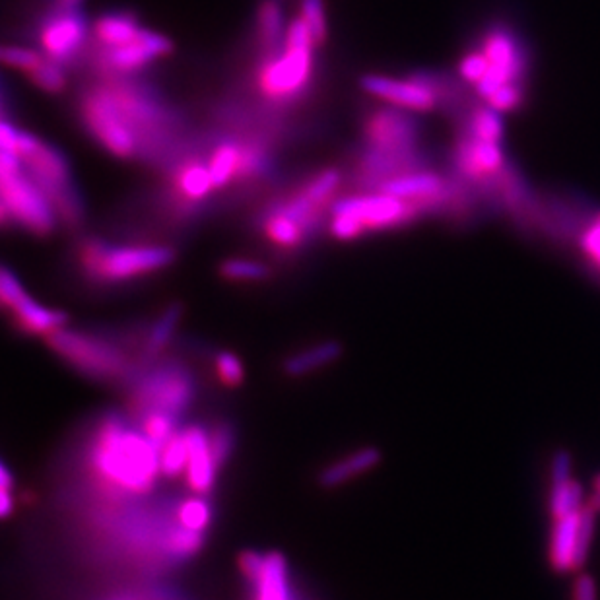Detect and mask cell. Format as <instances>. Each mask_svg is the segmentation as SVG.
Returning a JSON list of instances; mask_svg holds the SVG:
<instances>
[{"label": "cell", "mask_w": 600, "mask_h": 600, "mask_svg": "<svg viewBox=\"0 0 600 600\" xmlns=\"http://www.w3.org/2000/svg\"><path fill=\"white\" fill-rule=\"evenodd\" d=\"M88 465L94 484L113 498L146 496L162 474L158 445L119 416H109L98 426Z\"/></svg>", "instance_id": "6da1fadb"}, {"label": "cell", "mask_w": 600, "mask_h": 600, "mask_svg": "<svg viewBox=\"0 0 600 600\" xmlns=\"http://www.w3.org/2000/svg\"><path fill=\"white\" fill-rule=\"evenodd\" d=\"M315 41L300 16L290 22L280 51L263 57L257 70V90L272 105L298 100L311 86Z\"/></svg>", "instance_id": "7a4b0ae2"}, {"label": "cell", "mask_w": 600, "mask_h": 600, "mask_svg": "<svg viewBox=\"0 0 600 600\" xmlns=\"http://www.w3.org/2000/svg\"><path fill=\"white\" fill-rule=\"evenodd\" d=\"M173 259V249L164 245H111L98 237H90L78 247L80 267L98 284L136 280L164 270Z\"/></svg>", "instance_id": "3957f363"}, {"label": "cell", "mask_w": 600, "mask_h": 600, "mask_svg": "<svg viewBox=\"0 0 600 600\" xmlns=\"http://www.w3.org/2000/svg\"><path fill=\"white\" fill-rule=\"evenodd\" d=\"M420 206L393 195L375 191L336 199L331 208V235L340 241H352L362 235L397 230L422 218Z\"/></svg>", "instance_id": "277c9868"}, {"label": "cell", "mask_w": 600, "mask_h": 600, "mask_svg": "<svg viewBox=\"0 0 600 600\" xmlns=\"http://www.w3.org/2000/svg\"><path fill=\"white\" fill-rule=\"evenodd\" d=\"M0 212L4 224L12 220L18 228L39 237L51 234L59 220L22 158L4 150H0Z\"/></svg>", "instance_id": "5b68a950"}, {"label": "cell", "mask_w": 600, "mask_h": 600, "mask_svg": "<svg viewBox=\"0 0 600 600\" xmlns=\"http://www.w3.org/2000/svg\"><path fill=\"white\" fill-rule=\"evenodd\" d=\"M47 344L68 366L96 381H127L136 371L129 354L121 346L98 334L63 329L49 336Z\"/></svg>", "instance_id": "8992f818"}, {"label": "cell", "mask_w": 600, "mask_h": 600, "mask_svg": "<svg viewBox=\"0 0 600 600\" xmlns=\"http://www.w3.org/2000/svg\"><path fill=\"white\" fill-rule=\"evenodd\" d=\"M197 393L191 371L177 362H166L142 373L134 383L129 408L134 418H142L150 412L171 414L181 418L193 404Z\"/></svg>", "instance_id": "52a82bcc"}, {"label": "cell", "mask_w": 600, "mask_h": 600, "mask_svg": "<svg viewBox=\"0 0 600 600\" xmlns=\"http://www.w3.org/2000/svg\"><path fill=\"white\" fill-rule=\"evenodd\" d=\"M478 49L488 61L486 76L474 86L478 98L486 100L509 84H525L531 65L529 47L511 28L503 24L492 26L482 35Z\"/></svg>", "instance_id": "ba28073f"}, {"label": "cell", "mask_w": 600, "mask_h": 600, "mask_svg": "<svg viewBox=\"0 0 600 600\" xmlns=\"http://www.w3.org/2000/svg\"><path fill=\"white\" fill-rule=\"evenodd\" d=\"M22 162L35 185L53 204L57 218L67 226H78L84 218V208L78 189L74 187L65 154L55 146L41 142L34 154Z\"/></svg>", "instance_id": "9c48e42d"}, {"label": "cell", "mask_w": 600, "mask_h": 600, "mask_svg": "<svg viewBox=\"0 0 600 600\" xmlns=\"http://www.w3.org/2000/svg\"><path fill=\"white\" fill-rule=\"evenodd\" d=\"M80 119L86 131L92 134L109 154L121 160L140 158L138 142L125 127L121 115L117 113L115 105L111 103L101 84L82 94Z\"/></svg>", "instance_id": "30bf717a"}, {"label": "cell", "mask_w": 600, "mask_h": 600, "mask_svg": "<svg viewBox=\"0 0 600 600\" xmlns=\"http://www.w3.org/2000/svg\"><path fill=\"white\" fill-rule=\"evenodd\" d=\"M88 37V22L78 8L55 6L37 30V41L41 53L59 63L61 67L70 65L82 51Z\"/></svg>", "instance_id": "8fae6325"}, {"label": "cell", "mask_w": 600, "mask_h": 600, "mask_svg": "<svg viewBox=\"0 0 600 600\" xmlns=\"http://www.w3.org/2000/svg\"><path fill=\"white\" fill-rule=\"evenodd\" d=\"M171 51L173 43L166 35L142 28V32L131 43L113 49H100L96 63L101 74L107 78H121L144 70L158 59L167 57Z\"/></svg>", "instance_id": "7c38bea8"}, {"label": "cell", "mask_w": 600, "mask_h": 600, "mask_svg": "<svg viewBox=\"0 0 600 600\" xmlns=\"http://www.w3.org/2000/svg\"><path fill=\"white\" fill-rule=\"evenodd\" d=\"M367 148L379 150H418L422 125L412 111L399 107H379L367 115L364 123Z\"/></svg>", "instance_id": "4fadbf2b"}, {"label": "cell", "mask_w": 600, "mask_h": 600, "mask_svg": "<svg viewBox=\"0 0 600 600\" xmlns=\"http://www.w3.org/2000/svg\"><path fill=\"white\" fill-rule=\"evenodd\" d=\"M360 84L373 98L412 113H428L439 107L434 92L410 76L406 80H400L381 74H367L360 80Z\"/></svg>", "instance_id": "5bb4252c"}, {"label": "cell", "mask_w": 600, "mask_h": 600, "mask_svg": "<svg viewBox=\"0 0 600 600\" xmlns=\"http://www.w3.org/2000/svg\"><path fill=\"white\" fill-rule=\"evenodd\" d=\"M239 567L253 585L255 600H294L288 566L282 554L263 556L257 552H247L241 556Z\"/></svg>", "instance_id": "9a60e30c"}, {"label": "cell", "mask_w": 600, "mask_h": 600, "mask_svg": "<svg viewBox=\"0 0 600 600\" xmlns=\"http://www.w3.org/2000/svg\"><path fill=\"white\" fill-rule=\"evenodd\" d=\"M169 189H171L173 204L181 212L197 210L200 204L208 199V195L216 191L208 171V164L200 156L183 158L177 162V166L171 167Z\"/></svg>", "instance_id": "2e32d148"}, {"label": "cell", "mask_w": 600, "mask_h": 600, "mask_svg": "<svg viewBox=\"0 0 600 600\" xmlns=\"http://www.w3.org/2000/svg\"><path fill=\"white\" fill-rule=\"evenodd\" d=\"M573 459L566 449L552 455L550 461V488H548V511L552 519L577 513L587 501L581 484L573 478Z\"/></svg>", "instance_id": "e0dca14e"}, {"label": "cell", "mask_w": 600, "mask_h": 600, "mask_svg": "<svg viewBox=\"0 0 600 600\" xmlns=\"http://www.w3.org/2000/svg\"><path fill=\"white\" fill-rule=\"evenodd\" d=\"M187 437L189 445V463L185 470V482L187 488L195 496H206L214 488L220 463L216 461L212 443H210V434L202 426H189L183 430Z\"/></svg>", "instance_id": "ac0fdd59"}, {"label": "cell", "mask_w": 600, "mask_h": 600, "mask_svg": "<svg viewBox=\"0 0 600 600\" xmlns=\"http://www.w3.org/2000/svg\"><path fill=\"white\" fill-rule=\"evenodd\" d=\"M8 311L12 313V319H14V325L18 327V331L32 334V336L49 338V336L63 331L68 323L67 313L53 309V307H45V305L37 303L34 298H30L28 294L22 296L14 305H10Z\"/></svg>", "instance_id": "d6986e66"}, {"label": "cell", "mask_w": 600, "mask_h": 600, "mask_svg": "<svg viewBox=\"0 0 600 600\" xmlns=\"http://www.w3.org/2000/svg\"><path fill=\"white\" fill-rule=\"evenodd\" d=\"M579 511L573 513V515L560 517V519H552L550 540H548V564H550L554 573H560V575L577 573L575 552H577Z\"/></svg>", "instance_id": "ffe728a7"}, {"label": "cell", "mask_w": 600, "mask_h": 600, "mask_svg": "<svg viewBox=\"0 0 600 600\" xmlns=\"http://www.w3.org/2000/svg\"><path fill=\"white\" fill-rule=\"evenodd\" d=\"M142 32L131 12H107L94 24V39L100 49H113L131 43Z\"/></svg>", "instance_id": "44dd1931"}, {"label": "cell", "mask_w": 600, "mask_h": 600, "mask_svg": "<svg viewBox=\"0 0 600 600\" xmlns=\"http://www.w3.org/2000/svg\"><path fill=\"white\" fill-rule=\"evenodd\" d=\"M239 162H241V140L226 138L214 146V150L206 158V164L216 191L235 185Z\"/></svg>", "instance_id": "7402d4cb"}, {"label": "cell", "mask_w": 600, "mask_h": 600, "mask_svg": "<svg viewBox=\"0 0 600 600\" xmlns=\"http://www.w3.org/2000/svg\"><path fill=\"white\" fill-rule=\"evenodd\" d=\"M288 28L284 26L282 8L276 0H265L257 12V43L263 57L282 49Z\"/></svg>", "instance_id": "603a6c76"}, {"label": "cell", "mask_w": 600, "mask_h": 600, "mask_svg": "<svg viewBox=\"0 0 600 600\" xmlns=\"http://www.w3.org/2000/svg\"><path fill=\"white\" fill-rule=\"evenodd\" d=\"M381 461V453L373 447H367L362 451H356L348 457H344L342 461H338L333 467L327 468L321 474V486L323 488H336L346 484L348 480L364 474L367 470L375 467Z\"/></svg>", "instance_id": "cb8c5ba5"}, {"label": "cell", "mask_w": 600, "mask_h": 600, "mask_svg": "<svg viewBox=\"0 0 600 600\" xmlns=\"http://www.w3.org/2000/svg\"><path fill=\"white\" fill-rule=\"evenodd\" d=\"M342 354V348L338 342H323L317 346H311L300 354L288 358L284 362V371L290 377H301L311 371H317L321 367L331 366L334 360H338Z\"/></svg>", "instance_id": "d4e9b609"}, {"label": "cell", "mask_w": 600, "mask_h": 600, "mask_svg": "<svg viewBox=\"0 0 600 600\" xmlns=\"http://www.w3.org/2000/svg\"><path fill=\"white\" fill-rule=\"evenodd\" d=\"M179 317H181V307H169L166 313L154 323V327L148 331L146 338H144V346L140 350V362L142 364H152L160 352L166 348L173 336V331L179 323Z\"/></svg>", "instance_id": "484cf974"}, {"label": "cell", "mask_w": 600, "mask_h": 600, "mask_svg": "<svg viewBox=\"0 0 600 600\" xmlns=\"http://www.w3.org/2000/svg\"><path fill=\"white\" fill-rule=\"evenodd\" d=\"M189 463V445L185 432H177L169 441L160 447V468L166 478L185 476Z\"/></svg>", "instance_id": "4316f807"}, {"label": "cell", "mask_w": 600, "mask_h": 600, "mask_svg": "<svg viewBox=\"0 0 600 600\" xmlns=\"http://www.w3.org/2000/svg\"><path fill=\"white\" fill-rule=\"evenodd\" d=\"M575 247L591 276L600 280V212H597L579 235Z\"/></svg>", "instance_id": "83f0119b"}, {"label": "cell", "mask_w": 600, "mask_h": 600, "mask_svg": "<svg viewBox=\"0 0 600 600\" xmlns=\"http://www.w3.org/2000/svg\"><path fill=\"white\" fill-rule=\"evenodd\" d=\"M175 519L181 527L195 531V533H204L212 521V509L202 496H195L189 500L181 501L175 507Z\"/></svg>", "instance_id": "f1b7e54d"}, {"label": "cell", "mask_w": 600, "mask_h": 600, "mask_svg": "<svg viewBox=\"0 0 600 600\" xmlns=\"http://www.w3.org/2000/svg\"><path fill=\"white\" fill-rule=\"evenodd\" d=\"M138 426H140V432L160 449L166 441L179 432V418H175L171 414H162V412H150V414L138 418Z\"/></svg>", "instance_id": "f546056e"}, {"label": "cell", "mask_w": 600, "mask_h": 600, "mask_svg": "<svg viewBox=\"0 0 600 600\" xmlns=\"http://www.w3.org/2000/svg\"><path fill=\"white\" fill-rule=\"evenodd\" d=\"M220 274L232 282H263L270 276L267 265L251 259H230L222 263Z\"/></svg>", "instance_id": "4dcf8cb0"}, {"label": "cell", "mask_w": 600, "mask_h": 600, "mask_svg": "<svg viewBox=\"0 0 600 600\" xmlns=\"http://www.w3.org/2000/svg\"><path fill=\"white\" fill-rule=\"evenodd\" d=\"M28 78L39 90H43L47 94H61L67 86L65 70L59 63H55L51 59H45L39 67L35 68L34 72L28 74Z\"/></svg>", "instance_id": "1f68e13d"}, {"label": "cell", "mask_w": 600, "mask_h": 600, "mask_svg": "<svg viewBox=\"0 0 600 600\" xmlns=\"http://www.w3.org/2000/svg\"><path fill=\"white\" fill-rule=\"evenodd\" d=\"M300 18L307 26L315 45H323L327 41V18L323 0H301Z\"/></svg>", "instance_id": "d6a6232c"}, {"label": "cell", "mask_w": 600, "mask_h": 600, "mask_svg": "<svg viewBox=\"0 0 600 600\" xmlns=\"http://www.w3.org/2000/svg\"><path fill=\"white\" fill-rule=\"evenodd\" d=\"M47 57L30 47H18V45H4L2 47V63L6 67L16 68L24 74L34 72Z\"/></svg>", "instance_id": "836d02e7"}, {"label": "cell", "mask_w": 600, "mask_h": 600, "mask_svg": "<svg viewBox=\"0 0 600 600\" xmlns=\"http://www.w3.org/2000/svg\"><path fill=\"white\" fill-rule=\"evenodd\" d=\"M214 369H216V377L222 385L235 389L239 387L243 381H245V369L241 360L232 354V352H220L216 356V362H214Z\"/></svg>", "instance_id": "e575fe53"}, {"label": "cell", "mask_w": 600, "mask_h": 600, "mask_svg": "<svg viewBox=\"0 0 600 600\" xmlns=\"http://www.w3.org/2000/svg\"><path fill=\"white\" fill-rule=\"evenodd\" d=\"M486 105H490L492 109L507 113L513 109H519L525 101V84H509L503 86L500 90H496L492 96L486 98Z\"/></svg>", "instance_id": "d590c367"}, {"label": "cell", "mask_w": 600, "mask_h": 600, "mask_svg": "<svg viewBox=\"0 0 600 600\" xmlns=\"http://www.w3.org/2000/svg\"><path fill=\"white\" fill-rule=\"evenodd\" d=\"M571 600H599V589H597V581L591 573L579 571L573 587H571Z\"/></svg>", "instance_id": "8d00e7d4"}, {"label": "cell", "mask_w": 600, "mask_h": 600, "mask_svg": "<svg viewBox=\"0 0 600 600\" xmlns=\"http://www.w3.org/2000/svg\"><path fill=\"white\" fill-rule=\"evenodd\" d=\"M82 0H57L55 6H61V8H78Z\"/></svg>", "instance_id": "74e56055"}, {"label": "cell", "mask_w": 600, "mask_h": 600, "mask_svg": "<svg viewBox=\"0 0 600 600\" xmlns=\"http://www.w3.org/2000/svg\"><path fill=\"white\" fill-rule=\"evenodd\" d=\"M587 503H589L597 513H600V494H593V496L587 500Z\"/></svg>", "instance_id": "f35d334b"}, {"label": "cell", "mask_w": 600, "mask_h": 600, "mask_svg": "<svg viewBox=\"0 0 600 600\" xmlns=\"http://www.w3.org/2000/svg\"><path fill=\"white\" fill-rule=\"evenodd\" d=\"M593 494H600V472L593 480Z\"/></svg>", "instance_id": "ab89813d"}, {"label": "cell", "mask_w": 600, "mask_h": 600, "mask_svg": "<svg viewBox=\"0 0 600 600\" xmlns=\"http://www.w3.org/2000/svg\"><path fill=\"white\" fill-rule=\"evenodd\" d=\"M121 600H125V599H121ZM127 600H136V599H127Z\"/></svg>", "instance_id": "60d3db41"}]
</instances>
